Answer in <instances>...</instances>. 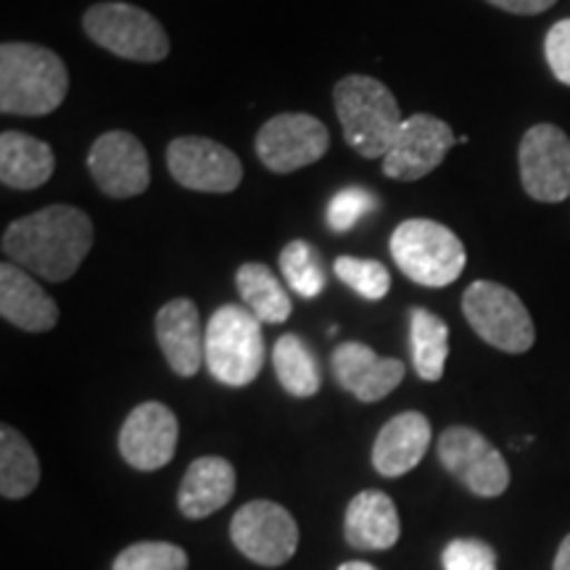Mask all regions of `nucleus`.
<instances>
[{
  "mask_svg": "<svg viewBox=\"0 0 570 570\" xmlns=\"http://www.w3.org/2000/svg\"><path fill=\"white\" fill-rule=\"evenodd\" d=\"M92 240L96 227L88 214L77 206L53 204L6 227L3 254L30 275L63 283L80 269Z\"/></svg>",
  "mask_w": 570,
  "mask_h": 570,
  "instance_id": "nucleus-1",
  "label": "nucleus"
},
{
  "mask_svg": "<svg viewBox=\"0 0 570 570\" xmlns=\"http://www.w3.org/2000/svg\"><path fill=\"white\" fill-rule=\"evenodd\" d=\"M346 541L356 550H389L399 541L402 525L394 499L386 491H360L346 508Z\"/></svg>",
  "mask_w": 570,
  "mask_h": 570,
  "instance_id": "nucleus-20",
  "label": "nucleus"
},
{
  "mask_svg": "<svg viewBox=\"0 0 570 570\" xmlns=\"http://www.w3.org/2000/svg\"><path fill=\"white\" fill-rule=\"evenodd\" d=\"M281 273L288 288L302 298H315L325 288V267L315 246L306 240H291L281 252Z\"/></svg>",
  "mask_w": 570,
  "mask_h": 570,
  "instance_id": "nucleus-27",
  "label": "nucleus"
},
{
  "mask_svg": "<svg viewBox=\"0 0 570 570\" xmlns=\"http://www.w3.org/2000/svg\"><path fill=\"white\" fill-rule=\"evenodd\" d=\"M487 3H491L499 11L518 13V17H537V13L552 9L558 0H487Z\"/></svg>",
  "mask_w": 570,
  "mask_h": 570,
  "instance_id": "nucleus-33",
  "label": "nucleus"
},
{
  "mask_svg": "<svg viewBox=\"0 0 570 570\" xmlns=\"http://www.w3.org/2000/svg\"><path fill=\"white\" fill-rule=\"evenodd\" d=\"M92 183L109 198H135L151 185V161L146 146L132 132L111 130L92 140L88 154Z\"/></svg>",
  "mask_w": 570,
  "mask_h": 570,
  "instance_id": "nucleus-14",
  "label": "nucleus"
},
{
  "mask_svg": "<svg viewBox=\"0 0 570 570\" xmlns=\"http://www.w3.org/2000/svg\"><path fill=\"white\" fill-rule=\"evenodd\" d=\"M235 494V468L225 458H198L185 470L177 504L190 520H202L223 510Z\"/></svg>",
  "mask_w": 570,
  "mask_h": 570,
  "instance_id": "nucleus-21",
  "label": "nucleus"
},
{
  "mask_svg": "<svg viewBox=\"0 0 570 570\" xmlns=\"http://www.w3.org/2000/svg\"><path fill=\"white\" fill-rule=\"evenodd\" d=\"M177 425L175 412L161 402H142L135 407L119 431V452L135 470H159L175 458Z\"/></svg>",
  "mask_w": 570,
  "mask_h": 570,
  "instance_id": "nucleus-15",
  "label": "nucleus"
},
{
  "mask_svg": "<svg viewBox=\"0 0 570 570\" xmlns=\"http://www.w3.org/2000/svg\"><path fill=\"white\" fill-rule=\"evenodd\" d=\"M69 71L59 53L38 42L0 46V111L13 117H46L63 104Z\"/></svg>",
  "mask_w": 570,
  "mask_h": 570,
  "instance_id": "nucleus-2",
  "label": "nucleus"
},
{
  "mask_svg": "<svg viewBox=\"0 0 570 570\" xmlns=\"http://www.w3.org/2000/svg\"><path fill=\"white\" fill-rule=\"evenodd\" d=\"M333 273L344 285L367 302H381L391 291V273L377 259H360V256H338L333 262Z\"/></svg>",
  "mask_w": 570,
  "mask_h": 570,
  "instance_id": "nucleus-28",
  "label": "nucleus"
},
{
  "mask_svg": "<svg viewBox=\"0 0 570 570\" xmlns=\"http://www.w3.org/2000/svg\"><path fill=\"white\" fill-rule=\"evenodd\" d=\"M331 148L327 127L312 114H277L256 132V156L269 173L291 175L323 159Z\"/></svg>",
  "mask_w": 570,
  "mask_h": 570,
  "instance_id": "nucleus-11",
  "label": "nucleus"
},
{
  "mask_svg": "<svg viewBox=\"0 0 570 570\" xmlns=\"http://www.w3.org/2000/svg\"><path fill=\"white\" fill-rule=\"evenodd\" d=\"M444 570H497V552L481 539H454L441 554Z\"/></svg>",
  "mask_w": 570,
  "mask_h": 570,
  "instance_id": "nucleus-31",
  "label": "nucleus"
},
{
  "mask_svg": "<svg viewBox=\"0 0 570 570\" xmlns=\"http://www.w3.org/2000/svg\"><path fill=\"white\" fill-rule=\"evenodd\" d=\"M273 365L281 386L296 399L315 396L323 386L320 365L312 348L296 333H285L273 348Z\"/></svg>",
  "mask_w": 570,
  "mask_h": 570,
  "instance_id": "nucleus-26",
  "label": "nucleus"
},
{
  "mask_svg": "<svg viewBox=\"0 0 570 570\" xmlns=\"http://www.w3.org/2000/svg\"><path fill=\"white\" fill-rule=\"evenodd\" d=\"M523 190L533 202L560 204L570 196V138L558 125H533L518 148Z\"/></svg>",
  "mask_w": 570,
  "mask_h": 570,
  "instance_id": "nucleus-10",
  "label": "nucleus"
},
{
  "mask_svg": "<svg viewBox=\"0 0 570 570\" xmlns=\"http://www.w3.org/2000/svg\"><path fill=\"white\" fill-rule=\"evenodd\" d=\"M462 315L475 336L504 354H525L537 341L529 309L515 291L502 283L475 281L468 285L462 294Z\"/></svg>",
  "mask_w": 570,
  "mask_h": 570,
  "instance_id": "nucleus-7",
  "label": "nucleus"
},
{
  "mask_svg": "<svg viewBox=\"0 0 570 570\" xmlns=\"http://www.w3.org/2000/svg\"><path fill=\"white\" fill-rule=\"evenodd\" d=\"M82 30L88 38L119 59L156 63L169 56V38L154 13L132 3H96L85 11Z\"/></svg>",
  "mask_w": 570,
  "mask_h": 570,
  "instance_id": "nucleus-6",
  "label": "nucleus"
},
{
  "mask_svg": "<svg viewBox=\"0 0 570 570\" xmlns=\"http://www.w3.org/2000/svg\"><path fill=\"white\" fill-rule=\"evenodd\" d=\"M111 570H188V554L169 541H138L117 554Z\"/></svg>",
  "mask_w": 570,
  "mask_h": 570,
  "instance_id": "nucleus-29",
  "label": "nucleus"
},
{
  "mask_svg": "<svg viewBox=\"0 0 570 570\" xmlns=\"http://www.w3.org/2000/svg\"><path fill=\"white\" fill-rule=\"evenodd\" d=\"M156 341L175 375L194 377L206 362V333L198 306L190 298H173L156 312Z\"/></svg>",
  "mask_w": 570,
  "mask_h": 570,
  "instance_id": "nucleus-17",
  "label": "nucleus"
},
{
  "mask_svg": "<svg viewBox=\"0 0 570 570\" xmlns=\"http://www.w3.org/2000/svg\"><path fill=\"white\" fill-rule=\"evenodd\" d=\"M377 196L373 190L362 188V185H348V188H341L336 196L327 202V227L333 233H348L352 227L360 223L362 217H367L370 212H375Z\"/></svg>",
  "mask_w": 570,
  "mask_h": 570,
  "instance_id": "nucleus-30",
  "label": "nucleus"
},
{
  "mask_svg": "<svg viewBox=\"0 0 570 570\" xmlns=\"http://www.w3.org/2000/svg\"><path fill=\"white\" fill-rule=\"evenodd\" d=\"M454 130L433 114H412L399 127L389 154L383 156V175L396 183H415L441 167L452 151Z\"/></svg>",
  "mask_w": 570,
  "mask_h": 570,
  "instance_id": "nucleus-13",
  "label": "nucleus"
},
{
  "mask_svg": "<svg viewBox=\"0 0 570 570\" xmlns=\"http://www.w3.org/2000/svg\"><path fill=\"white\" fill-rule=\"evenodd\" d=\"M230 539L256 566L277 568L296 554L298 525L283 504L254 499L233 515Z\"/></svg>",
  "mask_w": 570,
  "mask_h": 570,
  "instance_id": "nucleus-9",
  "label": "nucleus"
},
{
  "mask_svg": "<svg viewBox=\"0 0 570 570\" xmlns=\"http://www.w3.org/2000/svg\"><path fill=\"white\" fill-rule=\"evenodd\" d=\"M206 367L214 381L244 389L265 367L262 323L244 306L225 304L206 323Z\"/></svg>",
  "mask_w": 570,
  "mask_h": 570,
  "instance_id": "nucleus-5",
  "label": "nucleus"
},
{
  "mask_svg": "<svg viewBox=\"0 0 570 570\" xmlns=\"http://www.w3.org/2000/svg\"><path fill=\"white\" fill-rule=\"evenodd\" d=\"M552 570H570V533L562 539V544L558 547V554H554V566Z\"/></svg>",
  "mask_w": 570,
  "mask_h": 570,
  "instance_id": "nucleus-34",
  "label": "nucleus"
},
{
  "mask_svg": "<svg viewBox=\"0 0 570 570\" xmlns=\"http://www.w3.org/2000/svg\"><path fill=\"white\" fill-rule=\"evenodd\" d=\"M331 365L338 386L365 404L386 399L407 373L402 360L377 356L373 348L360 344V341H346V344L336 346Z\"/></svg>",
  "mask_w": 570,
  "mask_h": 570,
  "instance_id": "nucleus-16",
  "label": "nucleus"
},
{
  "mask_svg": "<svg viewBox=\"0 0 570 570\" xmlns=\"http://www.w3.org/2000/svg\"><path fill=\"white\" fill-rule=\"evenodd\" d=\"M341 130L348 146L365 159H383L404 117L386 85L367 75H348L333 88Z\"/></svg>",
  "mask_w": 570,
  "mask_h": 570,
  "instance_id": "nucleus-3",
  "label": "nucleus"
},
{
  "mask_svg": "<svg viewBox=\"0 0 570 570\" xmlns=\"http://www.w3.org/2000/svg\"><path fill=\"white\" fill-rule=\"evenodd\" d=\"M338 570H377L375 566H370V562H360V560H354V562H344V566H341Z\"/></svg>",
  "mask_w": 570,
  "mask_h": 570,
  "instance_id": "nucleus-35",
  "label": "nucleus"
},
{
  "mask_svg": "<svg viewBox=\"0 0 570 570\" xmlns=\"http://www.w3.org/2000/svg\"><path fill=\"white\" fill-rule=\"evenodd\" d=\"M56 173L53 148L35 135L6 130L0 135V183L13 190L42 188Z\"/></svg>",
  "mask_w": 570,
  "mask_h": 570,
  "instance_id": "nucleus-22",
  "label": "nucleus"
},
{
  "mask_svg": "<svg viewBox=\"0 0 570 570\" xmlns=\"http://www.w3.org/2000/svg\"><path fill=\"white\" fill-rule=\"evenodd\" d=\"M439 460L475 497H502L510 487V468L502 452L475 428H446L439 439Z\"/></svg>",
  "mask_w": 570,
  "mask_h": 570,
  "instance_id": "nucleus-8",
  "label": "nucleus"
},
{
  "mask_svg": "<svg viewBox=\"0 0 570 570\" xmlns=\"http://www.w3.org/2000/svg\"><path fill=\"white\" fill-rule=\"evenodd\" d=\"M389 248L396 267L423 288H446L462 275L468 262L458 233L436 219H404L391 233Z\"/></svg>",
  "mask_w": 570,
  "mask_h": 570,
  "instance_id": "nucleus-4",
  "label": "nucleus"
},
{
  "mask_svg": "<svg viewBox=\"0 0 570 570\" xmlns=\"http://www.w3.org/2000/svg\"><path fill=\"white\" fill-rule=\"evenodd\" d=\"M0 315L19 331L46 333L59 323V304L27 269L6 262L0 265Z\"/></svg>",
  "mask_w": 570,
  "mask_h": 570,
  "instance_id": "nucleus-18",
  "label": "nucleus"
},
{
  "mask_svg": "<svg viewBox=\"0 0 570 570\" xmlns=\"http://www.w3.org/2000/svg\"><path fill=\"white\" fill-rule=\"evenodd\" d=\"M167 167L175 183L198 194H233L244 183V164L212 138L185 135L167 146Z\"/></svg>",
  "mask_w": 570,
  "mask_h": 570,
  "instance_id": "nucleus-12",
  "label": "nucleus"
},
{
  "mask_svg": "<svg viewBox=\"0 0 570 570\" xmlns=\"http://www.w3.org/2000/svg\"><path fill=\"white\" fill-rule=\"evenodd\" d=\"M410 348L415 373L428 383H436L444 377L449 356V327L431 309L415 306L410 312Z\"/></svg>",
  "mask_w": 570,
  "mask_h": 570,
  "instance_id": "nucleus-24",
  "label": "nucleus"
},
{
  "mask_svg": "<svg viewBox=\"0 0 570 570\" xmlns=\"http://www.w3.org/2000/svg\"><path fill=\"white\" fill-rule=\"evenodd\" d=\"M40 483V462L17 428H0V494L6 499L30 497Z\"/></svg>",
  "mask_w": 570,
  "mask_h": 570,
  "instance_id": "nucleus-25",
  "label": "nucleus"
},
{
  "mask_svg": "<svg viewBox=\"0 0 570 570\" xmlns=\"http://www.w3.org/2000/svg\"><path fill=\"white\" fill-rule=\"evenodd\" d=\"M544 56L550 63L554 80L570 88V19L552 24L544 40Z\"/></svg>",
  "mask_w": 570,
  "mask_h": 570,
  "instance_id": "nucleus-32",
  "label": "nucleus"
},
{
  "mask_svg": "<svg viewBox=\"0 0 570 570\" xmlns=\"http://www.w3.org/2000/svg\"><path fill=\"white\" fill-rule=\"evenodd\" d=\"M431 446V423L423 412H402L391 417L373 444V468L386 479L415 470Z\"/></svg>",
  "mask_w": 570,
  "mask_h": 570,
  "instance_id": "nucleus-19",
  "label": "nucleus"
},
{
  "mask_svg": "<svg viewBox=\"0 0 570 570\" xmlns=\"http://www.w3.org/2000/svg\"><path fill=\"white\" fill-rule=\"evenodd\" d=\"M235 288H238L244 306L262 325H281L291 317V296L277 281V275L267 265L248 262L235 273Z\"/></svg>",
  "mask_w": 570,
  "mask_h": 570,
  "instance_id": "nucleus-23",
  "label": "nucleus"
}]
</instances>
